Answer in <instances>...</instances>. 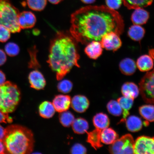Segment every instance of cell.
I'll list each match as a JSON object with an SVG mask.
<instances>
[{"label": "cell", "mask_w": 154, "mask_h": 154, "mask_svg": "<svg viewBox=\"0 0 154 154\" xmlns=\"http://www.w3.org/2000/svg\"><path fill=\"white\" fill-rule=\"evenodd\" d=\"M108 111L111 114L114 116H120L123 112L122 108L118 101L112 100L107 105Z\"/></svg>", "instance_id": "f546056e"}, {"label": "cell", "mask_w": 154, "mask_h": 154, "mask_svg": "<svg viewBox=\"0 0 154 154\" xmlns=\"http://www.w3.org/2000/svg\"><path fill=\"white\" fill-rule=\"evenodd\" d=\"M125 121L127 128L131 132H138L141 129L143 126L141 119L135 116H131L127 118Z\"/></svg>", "instance_id": "484cf974"}, {"label": "cell", "mask_w": 154, "mask_h": 154, "mask_svg": "<svg viewBox=\"0 0 154 154\" xmlns=\"http://www.w3.org/2000/svg\"><path fill=\"white\" fill-rule=\"evenodd\" d=\"M59 119L60 122L63 126L69 127L72 126L75 119L73 113L67 111L60 113Z\"/></svg>", "instance_id": "f1b7e54d"}, {"label": "cell", "mask_w": 154, "mask_h": 154, "mask_svg": "<svg viewBox=\"0 0 154 154\" xmlns=\"http://www.w3.org/2000/svg\"><path fill=\"white\" fill-rule=\"evenodd\" d=\"M70 152L73 154H85L87 152V149L82 144L76 143L71 148Z\"/></svg>", "instance_id": "d590c367"}, {"label": "cell", "mask_w": 154, "mask_h": 154, "mask_svg": "<svg viewBox=\"0 0 154 154\" xmlns=\"http://www.w3.org/2000/svg\"><path fill=\"white\" fill-rule=\"evenodd\" d=\"M36 18L33 13L29 11H24L19 13L18 23L21 29L33 28L36 23Z\"/></svg>", "instance_id": "8fae6325"}, {"label": "cell", "mask_w": 154, "mask_h": 154, "mask_svg": "<svg viewBox=\"0 0 154 154\" xmlns=\"http://www.w3.org/2000/svg\"><path fill=\"white\" fill-rule=\"evenodd\" d=\"M5 128L0 125V140H2L4 137Z\"/></svg>", "instance_id": "b9f144b4"}, {"label": "cell", "mask_w": 154, "mask_h": 154, "mask_svg": "<svg viewBox=\"0 0 154 154\" xmlns=\"http://www.w3.org/2000/svg\"><path fill=\"white\" fill-rule=\"evenodd\" d=\"M38 110L40 116L47 119L52 117L56 111L53 103L48 101L42 102L38 107Z\"/></svg>", "instance_id": "ac0fdd59"}, {"label": "cell", "mask_w": 154, "mask_h": 154, "mask_svg": "<svg viewBox=\"0 0 154 154\" xmlns=\"http://www.w3.org/2000/svg\"><path fill=\"white\" fill-rule=\"evenodd\" d=\"M136 64L138 69L141 72H149L153 68V60L149 55H144L138 58Z\"/></svg>", "instance_id": "2e32d148"}, {"label": "cell", "mask_w": 154, "mask_h": 154, "mask_svg": "<svg viewBox=\"0 0 154 154\" xmlns=\"http://www.w3.org/2000/svg\"><path fill=\"white\" fill-rule=\"evenodd\" d=\"M118 134L112 129L107 128L102 131L101 134L102 143L111 144L118 139Z\"/></svg>", "instance_id": "603a6c76"}, {"label": "cell", "mask_w": 154, "mask_h": 154, "mask_svg": "<svg viewBox=\"0 0 154 154\" xmlns=\"http://www.w3.org/2000/svg\"><path fill=\"white\" fill-rule=\"evenodd\" d=\"M2 140L7 153L29 154L33 151V134L26 127L17 125H9L5 128Z\"/></svg>", "instance_id": "3957f363"}, {"label": "cell", "mask_w": 154, "mask_h": 154, "mask_svg": "<svg viewBox=\"0 0 154 154\" xmlns=\"http://www.w3.org/2000/svg\"><path fill=\"white\" fill-rule=\"evenodd\" d=\"M12 117L9 116L8 114L5 113L0 111V124L1 123H11L13 122Z\"/></svg>", "instance_id": "74e56055"}, {"label": "cell", "mask_w": 154, "mask_h": 154, "mask_svg": "<svg viewBox=\"0 0 154 154\" xmlns=\"http://www.w3.org/2000/svg\"><path fill=\"white\" fill-rule=\"evenodd\" d=\"M70 96L66 95H59L54 98L53 104L56 111L59 113L63 112L68 110L71 104Z\"/></svg>", "instance_id": "7c38bea8"}, {"label": "cell", "mask_w": 154, "mask_h": 154, "mask_svg": "<svg viewBox=\"0 0 154 154\" xmlns=\"http://www.w3.org/2000/svg\"><path fill=\"white\" fill-rule=\"evenodd\" d=\"M82 3L86 4H90L93 3L96 1V0H80Z\"/></svg>", "instance_id": "7bdbcfd3"}, {"label": "cell", "mask_w": 154, "mask_h": 154, "mask_svg": "<svg viewBox=\"0 0 154 154\" xmlns=\"http://www.w3.org/2000/svg\"><path fill=\"white\" fill-rule=\"evenodd\" d=\"M102 131L96 128L92 131L88 133L87 141L95 149H99L103 146L101 140Z\"/></svg>", "instance_id": "44dd1931"}, {"label": "cell", "mask_w": 154, "mask_h": 154, "mask_svg": "<svg viewBox=\"0 0 154 154\" xmlns=\"http://www.w3.org/2000/svg\"><path fill=\"white\" fill-rule=\"evenodd\" d=\"M6 53L10 57H13L18 55L20 52V48L18 45L14 43H9L5 45Z\"/></svg>", "instance_id": "d6a6232c"}, {"label": "cell", "mask_w": 154, "mask_h": 154, "mask_svg": "<svg viewBox=\"0 0 154 154\" xmlns=\"http://www.w3.org/2000/svg\"><path fill=\"white\" fill-rule=\"evenodd\" d=\"M70 34L78 43L87 45L100 41L104 35L114 31L120 35L124 29L120 15L104 5L88 6L71 15Z\"/></svg>", "instance_id": "6da1fadb"}, {"label": "cell", "mask_w": 154, "mask_h": 154, "mask_svg": "<svg viewBox=\"0 0 154 154\" xmlns=\"http://www.w3.org/2000/svg\"><path fill=\"white\" fill-rule=\"evenodd\" d=\"M49 2L53 5H57L61 2L63 0H48Z\"/></svg>", "instance_id": "ee69618b"}, {"label": "cell", "mask_w": 154, "mask_h": 154, "mask_svg": "<svg viewBox=\"0 0 154 154\" xmlns=\"http://www.w3.org/2000/svg\"><path fill=\"white\" fill-rule=\"evenodd\" d=\"M28 6L32 10L41 11L45 8L47 0H26Z\"/></svg>", "instance_id": "4dcf8cb0"}, {"label": "cell", "mask_w": 154, "mask_h": 154, "mask_svg": "<svg viewBox=\"0 0 154 154\" xmlns=\"http://www.w3.org/2000/svg\"><path fill=\"white\" fill-rule=\"evenodd\" d=\"M19 13L10 0H0V24L6 27L12 33L20 32L18 22Z\"/></svg>", "instance_id": "5b68a950"}, {"label": "cell", "mask_w": 154, "mask_h": 154, "mask_svg": "<svg viewBox=\"0 0 154 154\" xmlns=\"http://www.w3.org/2000/svg\"><path fill=\"white\" fill-rule=\"evenodd\" d=\"M29 82L31 87L36 90L43 89L45 87L46 82L43 74L37 70L32 71L29 74Z\"/></svg>", "instance_id": "30bf717a"}, {"label": "cell", "mask_w": 154, "mask_h": 154, "mask_svg": "<svg viewBox=\"0 0 154 154\" xmlns=\"http://www.w3.org/2000/svg\"><path fill=\"white\" fill-rule=\"evenodd\" d=\"M7 153L3 140H0V154Z\"/></svg>", "instance_id": "ab89813d"}, {"label": "cell", "mask_w": 154, "mask_h": 154, "mask_svg": "<svg viewBox=\"0 0 154 154\" xmlns=\"http://www.w3.org/2000/svg\"><path fill=\"white\" fill-rule=\"evenodd\" d=\"M140 115L149 122H154V106L151 105H144L139 108Z\"/></svg>", "instance_id": "83f0119b"}, {"label": "cell", "mask_w": 154, "mask_h": 154, "mask_svg": "<svg viewBox=\"0 0 154 154\" xmlns=\"http://www.w3.org/2000/svg\"><path fill=\"white\" fill-rule=\"evenodd\" d=\"M77 42L71 34L58 32L50 44L47 63L56 73L57 80L62 79L74 66L80 67Z\"/></svg>", "instance_id": "7a4b0ae2"}, {"label": "cell", "mask_w": 154, "mask_h": 154, "mask_svg": "<svg viewBox=\"0 0 154 154\" xmlns=\"http://www.w3.org/2000/svg\"><path fill=\"white\" fill-rule=\"evenodd\" d=\"M73 131L75 133L83 134L87 132L89 125L85 119L82 118L75 119L72 125Z\"/></svg>", "instance_id": "4316f807"}, {"label": "cell", "mask_w": 154, "mask_h": 154, "mask_svg": "<svg viewBox=\"0 0 154 154\" xmlns=\"http://www.w3.org/2000/svg\"><path fill=\"white\" fill-rule=\"evenodd\" d=\"M134 153L154 154V137H139L134 142Z\"/></svg>", "instance_id": "ba28073f"}, {"label": "cell", "mask_w": 154, "mask_h": 154, "mask_svg": "<svg viewBox=\"0 0 154 154\" xmlns=\"http://www.w3.org/2000/svg\"><path fill=\"white\" fill-rule=\"evenodd\" d=\"M103 48L100 41L94 40L87 44L85 52L88 56L92 59L96 60L102 55Z\"/></svg>", "instance_id": "5bb4252c"}, {"label": "cell", "mask_w": 154, "mask_h": 154, "mask_svg": "<svg viewBox=\"0 0 154 154\" xmlns=\"http://www.w3.org/2000/svg\"><path fill=\"white\" fill-rule=\"evenodd\" d=\"M21 99L18 87L10 82L0 85V111L8 114L16 109Z\"/></svg>", "instance_id": "277c9868"}, {"label": "cell", "mask_w": 154, "mask_h": 154, "mask_svg": "<svg viewBox=\"0 0 154 154\" xmlns=\"http://www.w3.org/2000/svg\"><path fill=\"white\" fill-rule=\"evenodd\" d=\"M6 77L4 73L0 70V85L5 82Z\"/></svg>", "instance_id": "60d3db41"}, {"label": "cell", "mask_w": 154, "mask_h": 154, "mask_svg": "<svg viewBox=\"0 0 154 154\" xmlns=\"http://www.w3.org/2000/svg\"><path fill=\"white\" fill-rule=\"evenodd\" d=\"M121 92L125 97L134 99L139 95L140 90L137 86L134 83L127 82L123 85Z\"/></svg>", "instance_id": "d6986e66"}, {"label": "cell", "mask_w": 154, "mask_h": 154, "mask_svg": "<svg viewBox=\"0 0 154 154\" xmlns=\"http://www.w3.org/2000/svg\"><path fill=\"white\" fill-rule=\"evenodd\" d=\"M57 88L59 92L63 94H67L72 91L73 84L70 80H63L58 84Z\"/></svg>", "instance_id": "1f68e13d"}, {"label": "cell", "mask_w": 154, "mask_h": 154, "mask_svg": "<svg viewBox=\"0 0 154 154\" xmlns=\"http://www.w3.org/2000/svg\"><path fill=\"white\" fill-rule=\"evenodd\" d=\"M134 144L131 135L125 134L111 144L109 151L111 154H134Z\"/></svg>", "instance_id": "52a82bcc"}, {"label": "cell", "mask_w": 154, "mask_h": 154, "mask_svg": "<svg viewBox=\"0 0 154 154\" xmlns=\"http://www.w3.org/2000/svg\"><path fill=\"white\" fill-rule=\"evenodd\" d=\"M90 102L86 96L76 95L72 98L71 104L72 108L77 112L82 113L85 112L89 106Z\"/></svg>", "instance_id": "4fadbf2b"}, {"label": "cell", "mask_w": 154, "mask_h": 154, "mask_svg": "<svg viewBox=\"0 0 154 154\" xmlns=\"http://www.w3.org/2000/svg\"><path fill=\"white\" fill-rule=\"evenodd\" d=\"M153 0H122L125 7L129 9L143 8L151 5Z\"/></svg>", "instance_id": "cb8c5ba5"}, {"label": "cell", "mask_w": 154, "mask_h": 154, "mask_svg": "<svg viewBox=\"0 0 154 154\" xmlns=\"http://www.w3.org/2000/svg\"><path fill=\"white\" fill-rule=\"evenodd\" d=\"M30 55L31 60L29 63V66L32 68H37L40 67L39 64L36 59V51L34 47L29 51Z\"/></svg>", "instance_id": "e575fe53"}, {"label": "cell", "mask_w": 154, "mask_h": 154, "mask_svg": "<svg viewBox=\"0 0 154 154\" xmlns=\"http://www.w3.org/2000/svg\"><path fill=\"white\" fill-rule=\"evenodd\" d=\"M149 55L154 61V49L149 51ZM139 90L143 100L154 104V69L146 73L139 84Z\"/></svg>", "instance_id": "8992f818"}, {"label": "cell", "mask_w": 154, "mask_h": 154, "mask_svg": "<svg viewBox=\"0 0 154 154\" xmlns=\"http://www.w3.org/2000/svg\"><path fill=\"white\" fill-rule=\"evenodd\" d=\"M106 6L112 9H118L121 6L122 0H106Z\"/></svg>", "instance_id": "8d00e7d4"}, {"label": "cell", "mask_w": 154, "mask_h": 154, "mask_svg": "<svg viewBox=\"0 0 154 154\" xmlns=\"http://www.w3.org/2000/svg\"><path fill=\"white\" fill-rule=\"evenodd\" d=\"M136 64L133 60L126 58L123 59L119 64V69L121 72L126 75H131L135 72Z\"/></svg>", "instance_id": "e0dca14e"}, {"label": "cell", "mask_w": 154, "mask_h": 154, "mask_svg": "<svg viewBox=\"0 0 154 154\" xmlns=\"http://www.w3.org/2000/svg\"><path fill=\"white\" fill-rule=\"evenodd\" d=\"M6 61V55L3 50L0 49V66L4 64Z\"/></svg>", "instance_id": "f35d334b"}, {"label": "cell", "mask_w": 154, "mask_h": 154, "mask_svg": "<svg viewBox=\"0 0 154 154\" xmlns=\"http://www.w3.org/2000/svg\"><path fill=\"white\" fill-rule=\"evenodd\" d=\"M120 35L114 31L105 34L100 41L102 47L107 51H116L122 45V43Z\"/></svg>", "instance_id": "9c48e42d"}, {"label": "cell", "mask_w": 154, "mask_h": 154, "mask_svg": "<svg viewBox=\"0 0 154 154\" xmlns=\"http://www.w3.org/2000/svg\"><path fill=\"white\" fill-rule=\"evenodd\" d=\"M109 123V117L103 113H97L93 119V124L96 128L101 130L108 128Z\"/></svg>", "instance_id": "7402d4cb"}, {"label": "cell", "mask_w": 154, "mask_h": 154, "mask_svg": "<svg viewBox=\"0 0 154 154\" xmlns=\"http://www.w3.org/2000/svg\"><path fill=\"white\" fill-rule=\"evenodd\" d=\"M149 12L143 8L135 9L133 13L131 19L134 24L142 25L146 23L149 18Z\"/></svg>", "instance_id": "9a60e30c"}, {"label": "cell", "mask_w": 154, "mask_h": 154, "mask_svg": "<svg viewBox=\"0 0 154 154\" xmlns=\"http://www.w3.org/2000/svg\"><path fill=\"white\" fill-rule=\"evenodd\" d=\"M11 31L3 25L0 24V42L5 43L11 37Z\"/></svg>", "instance_id": "836d02e7"}, {"label": "cell", "mask_w": 154, "mask_h": 154, "mask_svg": "<svg viewBox=\"0 0 154 154\" xmlns=\"http://www.w3.org/2000/svg\"><path fill=\"white\" fill-rule=\"evenodd\" d=\"M134 99L132 98L123 96L117 100L123 110V118L120 122H124L129 115V111L134 103Z\"/></svg>", "instance_id": "ffe728a7"}, {"label": "cell", "mask_w": 154, "mask_h": 154, "mask_svg": "<svg viewBox=\"0 0 154 154\" xmlns=\"http://www.w3.org/2000/svg\"><path fill=\"white\" fill-rule=\"evenodd\" d=\"M145 30L140 25L134 24L129 29L128 35L131 39L135 41L141 40L144 37Z\"/></svg>", "instance_id": "d4e9b609"}]
</instances>
